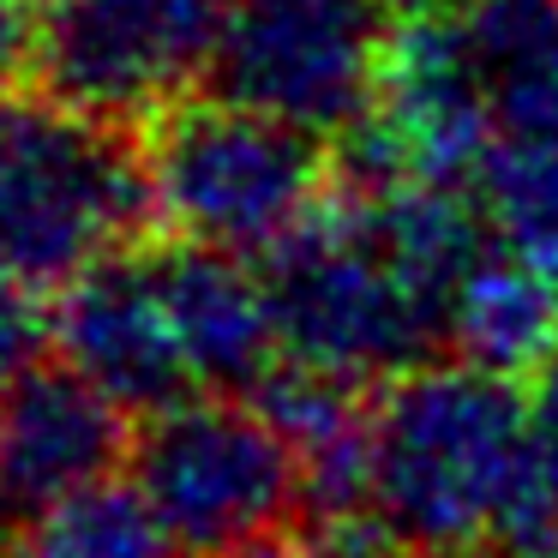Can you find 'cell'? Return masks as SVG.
Listing matches in <instances>:
<instances>
[{"instance_id": "cell-2", "label": "cell", "mask_w": 558, "mask_h": 558, "mask_svg": "<svg viewBox=\"0 0 558 558\" xmlns=\"http://www.w3.org/2000/svg\"><path fill=\"white\" fill-rule=\"evenodd\" d=\"M157 234L138 133L43 90H0V282L61 294L109 253Z\"/></svg>"}, {"instance_id": "cell-8", "label": "cell", "mask_w": 558, "mask_h": 558, "mask_svg": "<svg viewBox=\"0 0 558 558\" xmlns=\"http://www.w3.org/2000/svg\"><path fill=\"white\" fill-rule=\"evenodd\" d=\"M49 342L78 378H90L138 421L198 397L169 294H162L157 241L109 253L102 265L66 282L49 306Z\"/></svg>"}, {"instance_id": "cell-11", "label": "cell", "mask_w": 558, "mask_h": 558, "mask_svg": "<svg viewBox=\"0 0 558 558\" xmlns=\"http://www.w3.org/2000/svg\"><path fill=\"white\" fill-rule=\"evenodd\" d=\"M450 361L498 378H534L558 354V282L493 241L450 301Z\"/></svg>"}, {"instance_id": "cell-16", "label": "cell", "mask_w": 558, "mask_h": 558, "mask_svg": "<svg viewBox=\"0 0 558 558\" xmlns=\"http://www.w3.org/2000/svg\"><path fill=\"white\" fill-rule=\"evenodd\" d=\"M37 54V13L31 0H0V90H13Z\"/></svg>"}, {"instance_id": "cell-14", "label": "cell", "mask_w": 558, "mask_h": 558, "mask_svg": "<svg viewBox=\"0 0 558 558\" xmlns=\"http://www.w3.org/2000/svg\"><path fill=\"white\" fill-rule=\"evenodd\" d=\"M43 342H49V306H37V289L0 282V402L43 361Z\"/></svg>"}, {"instance_id": "cell-5", "label": "cell", "mask_w": 558, "mask_h": 558, "mask_svg": "<svg viewBox=\"0 0 558 558\" xmlns=\"http://www.w3.org/2000/svg\"><path fill=\"white\" fill-rule=\"evenodd\" d=\"M282 361L349 385H390L450 349L445 313L402 277L342 193L265 258Z\"/></svg>"}, {"instance_id": "cell-7", "label": "cell", "mask_w": 558, "mask_h": 558, "mask_svg": "<svg viewBox=\"0 0 558 558\" xmlns=\"http://www.w3.org/2000/svg\"><path fill=\"white\" fill-rule=\"evenodd\" d=\"M222 0H43L31 78L43 97L145 133L210 85Z\"/></svg>"}, {"instance_id": "cell-17", "label": "cell", "mask_w": 558, "mask_h": 558, "mask_svg": "<svg viewBox=\"0 0 558 558\" xmlns=\"http://www.w3.org/2000/svg\"><path fill=\"white\" fill-rule=\"evenodd\" d=\"M462 558H522V553H510V546H481V553H462Z\"/></svg>"}, {"instance_id": "cell-10", "label": "cell", "mask_w": 558, "mask_h": 558, "mask_svg": "<svg viewBox=\"0 0 558 558\" xmlns=\"http://www.w3.org/2000/svg\"><path fill=\"white\" fill-rule=\"evenodd\" d=\"M157 270L198 390L253 397L282 366V337H277V313H270L265 270L253 258L193 246V241L157 246Z\"/></svg>"}, {"instance_id": "cell-15", "label": "cell", "mask_w": 558, "mask_h": 558, "mask_svg": "<svg viewBox=\"0 0 558 558\" xmlns=\"http://www.w3.org/2000/svg\"><path fill=\"white\" fill-rule=\"evenodd\" d=\"M529 445H534V469L558 493V354L529 378Z\"/></svg>"}, {"instance_id": "cell-13", "label": "cell", "mask_w": 558, "mask_h": 558, "mask_svg": "<svg viewBox=\"0 0 558 558\" xmlns=\"http://www.w3.org/2000/svg\"><path fill=\"white\" fill-rule=\"evenodd\" d=\"M474 198L498 241L558 282V157H486Z\"/></svg>"}, {"instance_id": "cell-9", "label": "cell", "mask_w": 558, "mask_h": 558, "mask_svg": "<svg viewBox=\"0 0 558 558\" xmlns=\"http://www.w3.org/2000/svg\"><path fill=\"white\" fill-rule=\"evenodd\" d=\"M133 457L126 409L66 361H37L0 402V558L49 510L114 481Z\"/></svg>"}, {"instance_id": "cell-3", "label": "cell", "mask_w": 558, "mask_h": 558, "mask_svg": "<svg viewBox=\"0 0 558 558\" xmlns=\"http://www.w3.org/2000/svg\"><path fill=\"white\" fill-rule=\"evenodd\" d=\"M157 198V229L174 241L265 265L337 193V145L313 126L193 97L138 133Z\"/></svg>"}, {"instance_id": "cell-12", "label": "cell", "mask_w": 558, "mask_h": 558, "mask_svg": "<svg viewBox=\"0 0 558 558\" xmlns=\"http://www.w3.org/2000/svg\"><path fill=\"white\" fill-rule=\"evenodd\" d=\"M7 558H181V546L133 481H102L49 510Z\"/></svg>"}, {"instance_id": "cell-1", "label": "cell", "mask_w": 558, "mask_h": 558, "mask_svg": "<svg viewBox=\"0 0 558 558\" xmlns=\"http://www.w3.org/2000/svg\"><path fill=\"white\" fill-rule=\"evenodd\" d=\"M529 397L469 361H426L373 397V522L402 558L498 541L529 481Z\"/></svg>"}, {"instance_id": "cell-4", "label": "cell", "mask_w": 558, "mask_h": 558, "mask_svg": "<svg viewBox=\"0 0 558 558\" xmlns=\"http://www.w3.org/2000/svg\"><path fill=\"white\" fill-rule=\"evenodd\" d=\"M126 469L181 558H241L306 529L301 450L246 397L198 390L145 414Z\"/></svg>"}, {"instance_id": "cell-6", "label": "cell", "mask_w": 558, "mask_h": 558, "mask_svg": "<svg viewBox=\"0 0 558 558\" xmlns=\"http://www.w3.org/2000/svg\"><path fill=\"white\" fill-rule=\"evenodd\" d=\"M402 0H222L210 90L337 145L378 109Z\"/></svg>"}]
</instances>
